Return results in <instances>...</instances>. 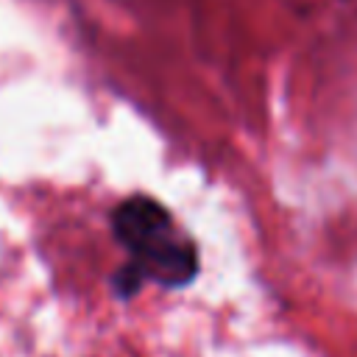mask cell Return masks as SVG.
<instances>
[{
	"mask_svg": "<svg viewBox=\"0 0 357 357\" xmlns=\"http://www.w3.org/2000/svg\"><path fill=\"white\" fill-rule=\"evenodd\" d=\"M112 234L126 248L128 262L114 276V287L131 296L142 282L159 287H187L201 268L198 245L170 209L151 195H128L112 212Z\"/></svg>",
	"mask_w": 357,
	"mask_h": 357,
	"instance_id": "obj_1",
	"label": "cell"
}]
</instances>
